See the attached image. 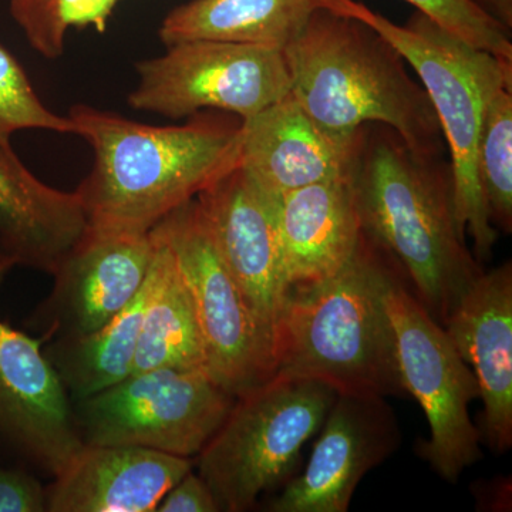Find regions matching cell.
I'll list each match as a JSON object with an SVG mask.
<instances>
[{"instance_id":"cell-1","label":"cell","mask_w":512,"mask_h":512,"mask_svg":"<svg viewBox=\"0 0 512 512\" xmlns=\"http://www.w3.org/2000/svg\"><path fill=\"white\" fill-rule=\"evenodd\" d=\"M348 178L363 234L444 326L484 272L457 227L450 160L417 153L392 128L366 124L357 131Z\"/></svg>"},{"instance_id":"cell-2","label":"cell","mask_w":512,"mask_h":512,"mask_svg":"<svg viewBox=\"0 0 512 512\" xmlns=\"http://www.w3.org/2000/svg\"><path fill=\"white\" fill-rule=\"evenodd\" d=\"M66 116L93 150L76 192L97 234H148L238 165L239 119L202 111L183 126H148L87 104Z\"/></svg>"},{"instance_id":"cell-3","label":"cell","mask_w":512,"mask_h":512,"mask_svg":"<svg viewBox=\"0 0 512 512\" xmlns=\"http://www.w3.org/2000/svg\"><path fill=\"white\" fill-rule=\"evenodd\" d=\"M396 268L362 232L335 275L289 292L272 333L275 375L319 380L336 393L406 394L384 303Z\"/></svg>"},{"instance_id":"cell-4","label":"cell","mask_w":512,"mask_h":512,"mask_svg":"<svg viewBox=\"0 0 512 512\" xmlns=\"http://www.w3.org/2000/svg\"><path fill=\"white\" fill-rule=\"evenodd\" d=\"M284 53L291 94L320 127L355 136L366 124H380L417 153L443 154V131L426 90L372 26L319 8Z\"/></svg>"},{"instance_id":"cell-5","label":"cell","mask_w":512,"mask_h":512,"mask_svg":"<svg viewBox=\"0 0 512 512\" xmlns=\"http://www.w3.org/2000/svg\"><path fill=\"white\" fill-rule=\"evenodd\" d=\"M322 8L372 26L419 76L450 150L457 227L473 238L477 261H488L498 231L478 181V136L485 94L497 80L512 79V63L468 45L417 10L400 26L357 0H322Z\"/></svg>"},{"instance_id":"cell-6","label":"cell","mask_w":512,"mask_h":512,"mask_svg":"<svg viewBox=\"0 0 512 512\" xmlns=\"http://www.w3.org/2000/svg\"><path fill=\"white\" fill-rule=\"evenodd\" d=\"M336 396L329 384L285 375L238 396L198 454V474L220 511L252 510L262 494L288 483Z\"/></svg>"},{"instance_id":"cell-7","label":"cell","mask_w":512,"mask_h":512,"mask_svg":"<svg viewBox=\"0 0 512 512\" xmlns=\"http://www.w3.org/2000/svg\"><path fill=\"white\" fill-rule=\"evenodd\" d=\"M235 399L205 369H156L76 400L72 409L84 444L190 458L217 433Z\"/></svg>"},{"instance_id":"cell-8","label":"cell","mask_w":512,"mask_h":512,"mask_svg":"<svg viewBox=\"0 0 512 512\" xmlns=\"http://www.w3.org/2000/svg\"><path fill=\"white\" fill-rule=\"evenodd\" d=\"M392 322L397 366L404 392L419 402L430 439L417 448L448 483H456L481 453V431L468 406L480 397L476 376L461 359L446 330L424 309L399 268L384 295Z\"/></svg>"},{"instance_id":"cell-9","label":"cell","mask_w":512,"mask_h":512,"mask_svg":"<svg viewBox=\"0 0 512 512\" xmlns=\"http://www.w3.org/2000/svg\"><path fill=\"white\" fill-rule=\"evenodd\" d=\"M136 73L128 106L173 120L218 110L245 121L291 92L284 50L239 43H177L137 62Z\"/></svg>"},{"instance_id":"cell-10","label":"cell","mask_w":512,"mask_h":512,"mask_svg":"<svg viewBox=\"0 0 512 512\" xmlns=\"http://www.w3.org/2000/svg\"><path fill=\"white\" fill-rule=\"evenodd\" d=\"M151 232L170 248L190 292L207 372L234 397L271 379V339L222 261L197 198L175 208Z\"/></svg>"},{"instance_id":"cell-11","label":"cell","mask_w":512,"mask_h":512,"mask_svg":"<svg viewBox=\"0 0 512 512\" xmlns=\"http://www.w3.org/2000/svg\"><path fill=\"white\" fill-rule=\"evenodd\" d=\"M15 266L0 254V286ZM43 343L0 319V440L57 476L84 443Z\"/></svg>"},{"instance_id":"cell-12","label":"cell","mask_w":512,"mask_h":512,"mask_svg":"<svg viewBox=\"0 0 512 512\" xmlns=\"http://www.w3.org/2000/svg\"><path fill=\"white\" fill-rule=\"evenodd\" d=\"M308 466L269 503L271 512H346L360 481L392 456L400 430L386 397L338 393Z\"/></svg>"},{"instance_id":"cell-13","label":"cell","mask_w":512,"mask_h":512,"mask_svg":"<svg viewBox=\"0 0 512 512\" xmlns=\"http://www.w3.org/2000/svg\"><path fill=\"white\" fill-rule=\"evenodd\" d=\"M276 197L239 165L197 197L222 261L271 342L285 299Z\"/></svg>"},{"instance_id":"cell-14","label":"cell","mask_w":512,"mask_h":512,"mask_svg":"<svg viewBox=\"0 0 512 512\" xmlns=\"http://www.w3.org/2000/svg\"><path fill=\"white\" fill-rule=\"evenodd\" d=\"M154 255L148 234L87 231L53 278L52 295L36 313L43 340L82 336L103 328L146 284Z\"/></svg>"},{"instance_id":"cell-15","label":"cell","mask_w":512,"mask_h":512,"mask_svg":"<svg viewBox=\"0 0 512 512\" xmlns=\"http://www.w3.org/2000/svg\"><path fill=\"white\" fill-rule=\"evenodd\" d=\"M448 338L476 376L483 434L495 453L512 446V265L483 272L444 323Z\"/></svg>"},{"instance_id":"cell-16","label":"cell","mask_w":512,"mask_h":512,"mask_svg":"<svg viewBox=\"0 0 512 512\" xmlns=\"http://www.w3.org/2000/svg\"><path fill=\"white\" fill-rule=\"evenodd\" d=\"M356 134L320 127L289 92L242 121L238 165L275 194L348 177Z\"/></svg>"},{"instance_id":"cell-17","label":"cell","mask_w":512,"mask_h":512,"mask_svg":"<svg viewBox=\"0 0 512 512\" xmlns=\"http://www.w3.org/2000/svg\"><path fill=\"white\" fill-rule=\"evenodd\" d=\"M188 457L136 446H89L46 488L49 512H156L190 473Z\"/></svg>"},{"instance_id":"cell-18","label":"cell","mask_w":512,"mask_h":512,"mask_svg":"<svg viewBox=\"0 0 512 512\" xmlns=\"http://www.w3.org/2000/svg\"><path fill=\"white\" fill-rule=\"evenodd\" d=\"M87 231L79 194L43 183L0 143V254L53 276Z\"/></svg>"},{"instance_id":"cell-19","label":"cell","mask_w":512,"mask_h":512,"mask_svg":"<svg viewBox=\"0 0 512 512\" xmlns=\"http://www.w3.org/2000/svg\"><path fill=\"white\" fill-rule=\"evenodd\" d=\"M276 229L285 296L335 275L362 238L349 178L278 194Z\"/></svg>"},{"instance_id":"cell-20","label":"cell","mask_w":512,"mask_h":512,"mask_svg":"<svg viewBox=\"0 0 512 512\" xmlns=\"http://www.w3.org/2000/svg\"><path fill=\"white\" fill-rule=\"evenodd\" d=\"M322 0H191L171 10L158 30L165 47L192 40L285 50Z\"/></svg>"},{"instance_id":"cell-21","label":"cell","mask_w":512,"mask_h":512,"mask_svg":"<svg viewBox=\"0 0 512 512\" xmlns=\"http://www.w3.org/2000/svg\"><path fill=\"white\" fill-rule=\"evenodd\" d=\"M150 234L154 255L131 375L156 369H205L204 340L190 292L170 248Z\"/></svg>"},{"instance_id":"cell-22","label":"cell","mask_w":512,"mask_h":512,"mask_svg":"<svg viewBox=\"0 0 512 512\" xmlns=\"http://www.w3.org/2000/svg\"><path fill=\"white\" fill-rule=\"evenodd\" d=\"M146 296L147 279L137 298L103 328L56 338L43 348L70 402L103 392L133 373Z\"/></svg>"},{"instance_id":"cell-23","label":"cell","mask_w":512,"mask_h":512,"mask_svg":"<svg viewBox=\"0 0 512 512\" xmlns=\"http://www.w3.org/2000/svg\"><path fill=\"white\" fill-rule=\"evenodd\" d=\"M477 174L490 221L512 231V79L491 84L485 94L477 146Z\"/></svg>"},{"instance_id":"cell-24","label":"cell","mask_w":512,"mask_h":512,"mask_svg":"<svg viewBox=\"0 0 512 512\" xmlns=\"http://www.w3.org/2000/svg\"><path fill=\"white\" fill-rule=\"evenodd\" d=\"M10 15L30 47L47 60L63 56L72 29L104 33L120 0H8Z\"/></svg>"},{"instance_id":"cell-25","label":"cell","mask_w":512,"mask_h":512,"mask_svg":"<svg viewBox=\"0 0 512 512\" xmlns=\"http://www.w3.org/2000/svg\"><path fill=\"white\" fill-rule=\"evenodd\" d=\"M25 130L76 136L73 121L40 100L22 64L0 45V143H10L13 134Z\"/></svg>"},{"instance_id":"cell-26","label":"cell","mask_w":512,"mask_h":512,"mask_svg":"<svg viewBox=\"0 0 512 512\" xmlns=\"http://www.w3.org/2000/svg\"><path fill=\"white\" fill-rule=\"evenodd\" d=\"M468 45L512 63L511 33L473 0H404Z\"/></svg>"},{"instance_id":"cell-27","label":"cell","mask_w":512,"mask_h":512,"mask_svg":"<svg viewBox=\"0 0 512 512\" xmlns=\"http://www.w3.org/2000/svg\"><path fill=\"white\" fill-rule=\"evenodd\" d=\"M47 511L46 488L22 470L0 466V512Z\"/></svg>"},{"instance_id":"cell-28","label":"cell","mask_w":512,"mask_h":512,"mask_svg":"<svg viewBox=\"0 0 512 512\" xmlns=\"http://www.w3.org/2000/svg\"><path fill=\"white\" fill-rule=\"evenodd\" d=\"M156 512H220V507L200 474L191 470L167 491Z\"/></svg>"},{"instance_id":"cell-29","label":"cell","mask_w":512,"mask_h":512,"mask_svg":"<svg viewBox=\"0 0 512 512\" xmlns=\"http://www.w3.org/2000/svg\"><path fill=\"white\" fill-rule=\"evenodd\" d=\"M474 3L495 20L501 28L511 33L512 29V0H473Z\"/></svg>"}]
</instances>
